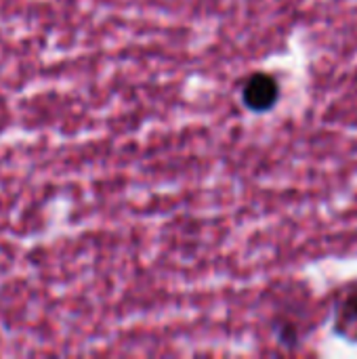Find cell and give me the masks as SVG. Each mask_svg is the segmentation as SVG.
<instances>
[{
  "instance_id": "cell-1",
  "label": "cell",
  "mask_w": 357,
  "mask_h": 359,
  "mask_svg": "<svg viewBox=\"0 0 357 359\" xmlns=\"http://www.w3.org/2000/svg\"><path fill=\"white\" fill-rule=\"evenodd\" d=\"M280 82L269 72H255L242 86V103L255 114L271 111L280 101Z\"/></svg>"
},
{
  "instance_id": "cell-2",
  "label": "cell",
  "mask_w": 357,
  "mask_h": 359,
  "mask_svg": "<svg viewBox=\"0 0 357 359\" xmlns=\"http://www.w3.org/2000/svg\"><path fill=\"white\" fill-rule=\"evenodd\" d=\"M332 332L337 339L357 345V280L349 282L335 301Z\"/></svg>"
},
{
  "instance_id": "cell-3",
  "label": "cell",
  "mask_w": 357,
  "mask_h": 359,
  "mask_svg": "<svg viewBox=\"0 0 357 359\" xmlns=\"http://www.w3.org/2000/svg\"><path fill=\"white\" fill-rule=\"evenodd\" d=\"M356 82H357V76H356Z\"/></svg>"
}]
</instances>
